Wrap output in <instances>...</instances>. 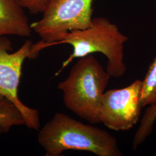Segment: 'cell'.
I'll list each match as a JSON object with an SVG mask.
<instances>
[{
    "label": "cell",
    "instance_id": "cell-1",
    "mask_svg": "<svg viewBox=\"0 0 156 156\" xmlns=\"http://www.w3.org/2000/svg\"><path fill=\"white\" fill-rule=\"evenodd\" d=\"M38 142L46 156H60L68 150L86 151L97 156H122L117 140L104 129L56 113L39 129Z\"/></svg>",
    "mask_w": 156,
    "mask_h": 156
},
{
    "label": "cell",
    "instance_id": "cell-2",
    "mask_svg": "<svg viewBox=\"0 0 156 156\" xmlns=\"http://www.w3.org/2000/svg\"><path fill=\"white\" fill-rule=\"evenodd\" d=\"M111 76L92 55L79 58L58 84L67 109L91 124L101 123L98 112Z\"/></svg>",
    "mask_w": 156,
    "mask_h": 156
},
{
    "label": "cell",
    "instance_id": "cell-3",
    "mask_svg": "<svg viewBox=\"0 0 156 156\" xmlns=\"http://www.w3.org/2000/svg\"><path fill=\"white\" fill-rule=\"evenodd\" d=\"M127 41L128 37L120 31L115 24L107 18L98 17L93 19L89 28L64 34L54 45L66 44L73 47V53L64 66L73 58L101 53L108 60L106 71L111 77L120 78L127 71L124 45Z\"/></svg>",
    "mask_w": 156,
    "mask_h": 156
},
{
    "label": "cell",
    "instance_id": "cell-4",
    "mask_svg": "<svg viewBox=\"0 0 156 156\" xmlns=\"http://www.w3.org/2000/svg\"><path fill=\"white\" fill-rule=\"evenodd\" d=\"M94 0H48L43 16L31 24L42 38L43 49L53 46L64 34L89 28L93 21Z\"/></svg>",
    "mask_w": 156,
    "mask_h": 156
},
{
    "label": "cell",
    "instance_id": "cell-5",
    "mask_svg": "<svg viewBox=\"0 0 156 156\" xmlns=\"http://www.w3.org/2000/svg\"><path fill=\"white\" fill-rule=\"evenodd\" d=\"M33 42L27 39L19 50H13L11 41L4 36L0 37V100L7 99L21 112L30 129L39 131L38 110L24 104L19 97V86L22 74L23 65L26 59H35L38 56L33 50Z\"/></svg>",
    "mask_w": 156,
    "mask_h": 156
},
{
    "label": "cell",
    "instance_id": "cell-6",
    "mask_svg": "<svg viewBox=\"0 0 156 156\" xmlns=\"http://www.w3.org/2000/svg\"><path fill=\"white\" fill-rule=\"evenodd\" d=\"M142 81L136 80L126 87L105 91L98 112L101 123L117 131L133 128L139 120L142 108Z\"/></svg>",
    "mask_w": 156,
    "mask_h": 156
},
{
    "label": "cell",
    "instance_id": "cell-7",
    "mask_svg": "<svg viewBox=\"0 0 156 156\" xmlns=\"http://www.w3.org/2000/svg\"><path fill=\"white\" fill-rule=\"evenodd\" d=\"M32 28L19 0H0V37H29Z\"/></svg>",
    "mask_w": 156,
    "mask_h": 156
},
{
    "label": "cell",
    "instance_id": "cell-8",
    "mask_svg": "<svg viewBox=\"0 0 156 156\" xmlns=\"http://www.w3.org/2000/svg\"><path fill=\"white\" fill-rule=\"evenodd\" d=\"M26 126L21 112L10 101L0 100V133H8L13 127Z\"/></svg>",
    "mask_w": 156,
    "mask_h": 156
},
{
    "label": "cell",
    "instance_id": "cell-9",
    "mask_svg": "<svg viewBox=\"0 0 156 156\" xmlns=\"http://www.w3.org/2000/svg\"><path fill=\"white\" fill-rule=\"evenodd\" d=\"M140 102L142 108L148 105L156 106V56L142 80Z\"/></svg>",
    "mask_w": 156,
    "mask_h": 156
},
{
    "label": "cell",
    "instance_id": "cell-10",
    "mask_svg": "<svg viewBox=\"0 0 156 156\" xmlns=\"http://www.w3.org/2000/svg\"><path fill=\"white\" fill-rule=\"evenodd\" d=\"M24 9H27L30 14L37 15L43 13L48 0H19Z\"/></svg>",
    "mask_w": 156,
    "mask_h": 156
},
{
    "label": "cell",
    "instance_id": "cell-11",
    "mask_svg": "<svg viewBox=\"0 0 156 156\" xmlns=\"http://www.w3.org/2000/svg\"><path fill=\"white\" fill-rule=\"evenodd\" d=\"M155 1H156V0H155Z\"/></svg>",
    "mask_w": 156,
    "mask_h": 156
}]
</instances>
